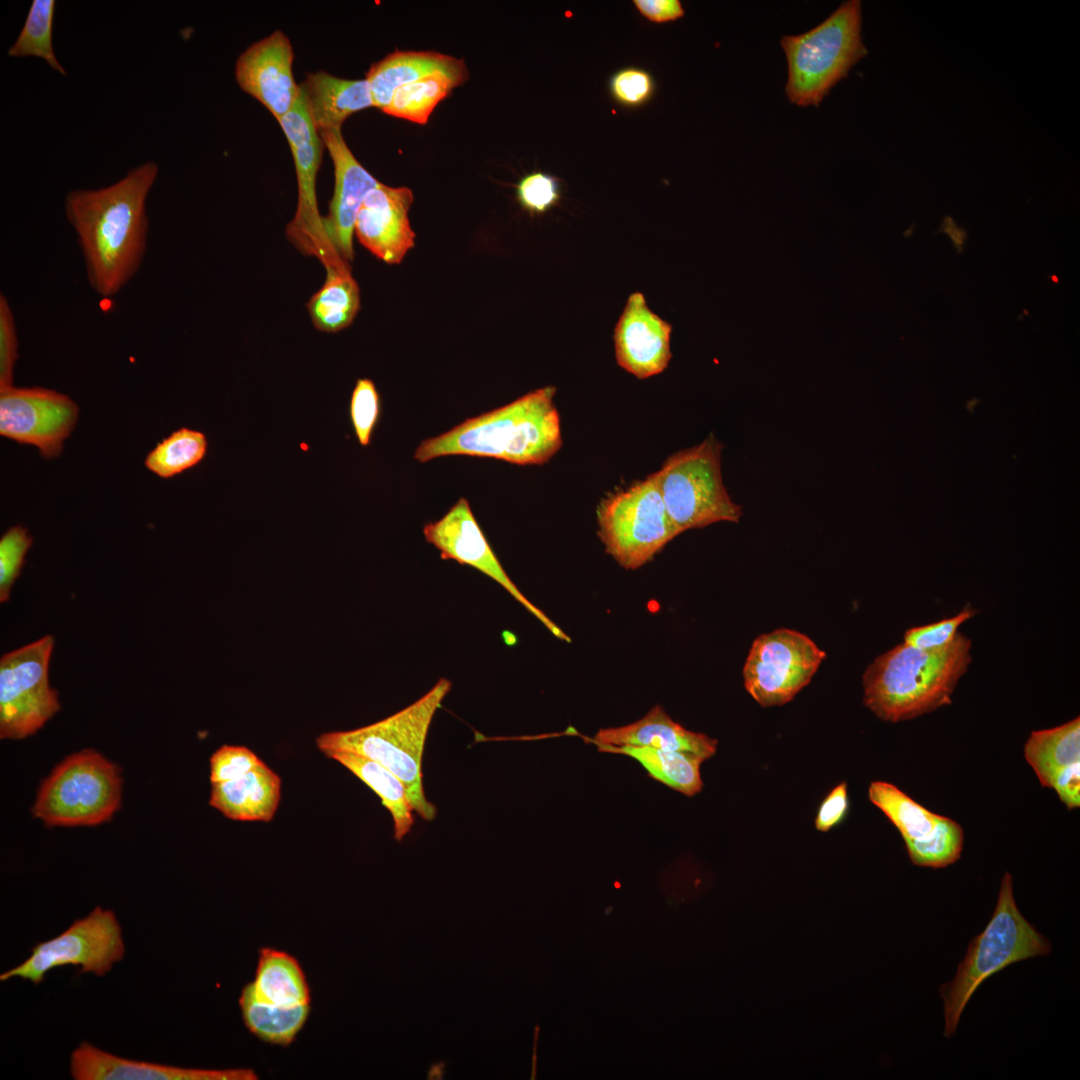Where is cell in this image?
I'll return each instance as SVG.
<instances>
[{"instance_id":"1","label":"cell","mask_w":1080,"mask_h":1080,"mask_svg":"<svg viewBox=\"0 0 1080 1080\" xmlns=\"http://www.w3.org/2000/svg\"><path fill=\"white\" fill-rule=\"evenodd\" d=\"M157 174V164L146 162L107 187L76 189L66 196L65 214L87 279L100 296L118 294L140 268L149 226L146 199Z\"/></svg>"},{"instance_id":"2","label":"cell","mask_w":1080,"mask_h":1080,"mask_svg":"<svg viewBox=\"0 0 1080 1080\" xmlns=\"http://www.w3.org/2000/svg\"><path fill=\"white\" fill-rule=\"evenodd\" d=\"M556 388L546 386L423 440L414 458L464 455L504 460L517 465L548 462L561 448V424L554 404Z\"/></svg>"},{"instance_id":"3","label":"cell","mask_w":1080,"mask_h":1080,"mask_svg":"<svg viewBox=\"0 0 1080 1080\" xmlns=\"http://www.w3.org/2000/svg\"><path fill=\"white\" fill-rule=\"evenodd\" d=\"M971 640L958 632L937 650L899 644L875 658L863 675L864 705L886 722H900L951 703L972 657Z\"/></svg>"},{"instance_id":"4","label":"cell","mask_w":1080,"mask_h":1080,"mask_svg":"<svg viewBox=\"0 0 1080 1080\" xmlns=\"http://www.w3.org/2000/svg\"><path fill=\"white\" fill-rule=\"evenodd\" d=\"M451 688V681L441 678L399 712L357 729L323 733L316 745L321 752L350 751L378 762L403 783L413 811L432 821L437 809L425 795L422 760L432 719Z\"/></svg>"},{"instance_id":"5","label":"cell","mask_w":1080,"mask_h":1080,"mask_svg":"<svg viewBox=\"0 0 1080 1080\" xmlns=\"http://www.w3.org/2000/svg\"><path fill=\"white\" fill-rule=\"evenodd\" d=\"M1051 949L1049 940L1019 911L1013 878L1006 872L989 923L971 940L953 980L939 989L944 1001V1036L954 1034L969 999L986 979L1015 962L1048 955Z\"/></svg>"},{"instance_id":"6","label":"cell","mask_w":1080,"mask_h":1080,"mask_svg":"<svg viewBox=\"0 0 1080 1080\" xmlns=\"http://www.w3.org/2000/svg\"><path fill=\"white\" fill-rule=\"evenodd\" d=\"M861 26V2L849 0L811 30L781 39L788 65L785 93L792 104L819 106L866 56Z\"/></svg>"},{"instance_id":"7","label":"cell","mask_w":1080,"mask_h":1080,"mask_svg":"<svg viewBox=\"0 0 1080 1080\" xmlns=\"http://www.w3.org/2000/svg\"><path fill=\"white\" fill-rule=\"evenodd\" d=\"M121 793L118 767L85 749L67 756L43 780L32 813L48 826H93L113 816Z\"/></svg>"},{"instance_id":"8","label":"cell","mask_w":1080,"mask_h":1080,"mask_svg":"<svg viewBox=\"0 0 1080 1080\" xmlns=\"http://www.w3.org/2000/svg\"><path fill=\"white\" fill-rule=\"evenodd\" d=\"M722 449L710 434L700 444L670 455L654 472L666 510L680 533L740 520L741 506L723 483Z\"/></svg>"},{"instance_id":"9","label":"cell","mask_w":1080,"mask_h":1080,"mask_svg":"<svg viewBox=\"0 0 1080 1080\" xmlns=\"http://www.w3.org/2000/svg\"><path fill=\"white\" fill-rule=\"evenodd\" d=\"M596 516L605 551L625 569L643 566L681 534L666 510L655 473L602 498Z\"/></svg>"},{"instance_id":"10","label":"cell","mask_w":1080,"mask_h":1080,"mask_svg":"<svg viewBox=\"0 0 1080 1080\" xmlns=\"http://www.w3.org/2000/svg\"><path fill=\"white\" fill-rule=\"evenodd\" d=\"M124 954L122 929L116 915L98 906L58 936L35 945L30 956L3 972L0 980L20 978L38 985L50 970L65 965L79 966L81 973L103 976Z\"/></svg>"},{"instance_id":"11","label":"cell","mask_w":1080,"mask_h":1080,"mask_svg":"<svg viewBox=\"0 0 1080 1080\" xmlns=\"http://www.w3.org/2000/svg\"><path fill=\"white\" fill-rule=\"evenodd\" d=\"M53 646V636L46 635L1 657V739L26 738L60 710L48 679Z\"/></svg>"},{"instance_id":"12","label":"cell","mask_w":1080,"mask_h":1080,"mask_svg":"<svg viewBox=\"0 0 1080 1080\" xmlns=\"http://www.w3.org/2000/svg\"><path fill=\"white\" fill-rule=\"evenodd\" d=\"M825 657L798 631L781 628L761 634L744 664L745 688L762 707L784 705L809 684Z\"/></svg>"},{"instance_id":"13","label":"cell","mask_w":1080,"mask_h":1080,"mask_svg":"<svg viewBox=\"0 0 1080 1080\" xmlns=\"http://www.w3.org/2000/svg\"><path fill=\"white\" fill-rule=\"evenodd\" d=\"M278 122L292 152L298 186L297 209L286 227L287 238L302 253L318 257L325 268L338 265L344 260L326 237L316 196L323 143L300 96L292 110Z\"/></svg>"},{"instance_id":"14","label":"cell","mask_w":1080,"mask_h":1080,"mask_svg":"<svg viewBox=\"0 0 1080 1080\" xmlns=\"http://www.w3.org/2000/svg\"><path fill=\"white\" fill-rule=\"evenodd\" d=\"M78 414L76 402L53 389L12 386L0 391L1 436L36 447L45 459L61 454Z\"/></svg>"},{"instance_id":"15","label":"cell","mask_w":1080,"mask_h":1080,"mask_svg":"<svg viewBox=\"0 0 1080 1080\" xmlns=\"http://www.w3.org/2000/svg\"><path fill=\"white\" fill-rule=\"evenodd\" d=\"M427 542L440 551L444 560L469 565L501 585L560 640L570 638L515 586L489 545L466 498L461 497L439 520L423 527Z\"/></svg>"},{"instance_id":"16","label":"cell","mask_w":1080,"mask_h":1080,"mask_svg":"<svg viewBox=\"0 0 1080 1080\" xmlns=\"http://www.w3.org/2000/svg\"><path fill=\"white\" fill-rule=\"evenodd\" d=\"M294 51L285 33L275 30L252 43L237 58L239 87L259 101L279 121L300 96L293 74Z\"/></svg>"},{"instance_id":"17","label":"cell","mask_w":1080,"mask_h":1080,"mask_svg":"<svg viewBox=\"0 0 1080 1080\" xmlns=\"http://www.w3.org/2000/svg\"><path fill=\"white\" fill-rule=\"evenodd\" d=\"M334 166V192L329 212L323 216L326 237L335 252L347 263L354 257L353 233L358 210L366 195L380 182L355 158L341 129L318 132Z\"/></svg>"},{"instance_id":"18","label":"cell","mask_w":1080,"mask_h":1080,"mask_svg":"<svg viewBox=\"0 0 1080 1080\" xmlns=\"http://www.w3.org/2000/svg\"><path fill=\"white\" fill-rule=\"evenodd\" d=\"M672 325L654 313L641 292L631 293L614 327L617 364L638 379L662 373L672 358Z\"/></svg>"},{"instance_id":"19","label":"cell","mask_w":1080,"mask_h":1080,"mask_svg":"<svg viewBox=\"0 0 1080 1080\" xmlns=\"http://www.w3.org/2000/svg\"><path fill=\"white\" fill-rule=\"evenodd\" d=\"M413 199L409 188L380 182L358 210L354 225L358 241L387 264H399L414 246L415 233L408 217Z\"/></svg>"},{"instance_id":"20","label":"cell","mask_w":1080,"mask_h":1080,"mask_svg":"<svg viewBox=\"0 0 1080 1080\" xmlns=\"http://www.w3.org/2000/svg\"><path fill=\"white\" fill-rule=\"evenodd\" d=\"M70 1074L76 1080H255L248 1068L201 1069L136 1061L82 1042L70 1055Z\"/></svg>"},{"instance_id":"21","label":"cell","mask_w":1080,"mask_h":1080,"mask_svg":"<svg viewBox=\"0 0 1080 1080\" xmlns=\"http://www.w3.org/2000/svg\"><path fill=\"white\" fill-rule=\"evenodd\" d=\"M597 746H639L690 752L704 760L712 757L717 740L682 727L660 706L641 719L621 727L600 729L593 738Z\"/></svg>"},{"instance_id":"22","label":"cell","mask_w":1080,"mask_h":1080,"mask_svg":"<svg viewBox=\"0 0 1080 1080\" xmlns=\"http://www.w3.org/2000/svg\"><path fill=\"white\" fill-rule=\"evenodd\" d=\"M280 798L281 778L262 762L240 778L211 783L209 805L231 820L270 822Z\"/></svg>"},{"instance_id":"23","label":"cell","mask_w":1080,"mask_h":1080,"mask_svg":"<svg viewBox=\"0 0 1080 1080\" xmlns=\"http://www.w3.org/2000/svg\"><path fill=\"white\" fill-rule=\"evenodd\" d=\"M299 88L300 97L317 132L341 129L351 114L374 106L366 79H343L318 71L308 74Z\"/></svg>"},{"instance_id":"24","label":"cell","mask_w":1080,"mask_h":1080,"mask_svg":"<svg viewBox=\"0 0 1080 1080\" xmlns=\"http://www.w3.org/2000/svg\"><path fill=\"white\" fill-rule=\"evenodd\" d=\"M437 71L468 75L464 61L449 55L428 51L388 54L366 74L374 106L383 110L397 88Z\"/></svg>"},{"instance_id":"25","label":"cell","mask_w":1080,"mask_h":1080,"mask_svg":"<svg viewBox=\"0 0 1080 1080\" xmlns=\"http://www.w3.org/2000/svg\"><path fill=\"white\" fill-rule=\"evenodd\" d=\"M254 995L262 1002L294 1007L310 1004V989L299 962L290 954L270 947L259 951Z\"/></svg>"},{"instance_id":"26","label":"cell","mask_w":1080,"mask_h":1080,"mask_svg":"<svg viewBox=\"0 0 1080 1080\" xmlns=\"http://www.w3.org/2000/svg\"><path fill=\"white\" fill-rule=\"evenodd\" d=\"M322 753L347 768L379 796L393 819L394 838L401 841L410 832L414 818L412 806L400 779L378 762L360 754L344 750H327Z\"/></svg>"},{"instance_id":"27","label":"cell","mask_w":1080,"mask_h":1080,"mask_svg":"<svg viewBox=\"0 0 1080 1080\" xmlns=\"http://www.w3.org/2000/svg\"><path fill=\"white\" fill-rule=\"evenodd\" d=\"M360 308V291L349 264L329 267L322 287L307 303L314 327L336 333L347 328Z\"/></svg>"},{"instance_id":"28","label":"cell","mask_w":1080,"mask_h":1080,"mask_svg":"<svg viewBox=\"0 0 1080 1080\" xmlns=\"http://www.w3.org/2000/svg\"><path fill=\"white\" fill-rule=\"evenodd\" d=\"M598 749L634 758L651 778L686 796L702 790L700 765L705 760L693 753L639 746L601 745Z\"/></svg>"},{"instance_id":"29","label":"cell","mask_w":1080,"mask_h":1080,"mask_svg":"<svg viewBox=\"0 0 1080 1080\" xmlns=\"http://www.w3.org/2000/svg\"><path fill=\"white\" fill-rule=\"evenodd\" d=\"M1024 756L1041 785L1049 788L1059 772L1080 763L1079 717L1054 728L1032 731Z\"/></svg>"},{"instance_id":"30","label":"cell","mask_w":1080,"mask_h":1080,"mask_svg":"<svg viewBox=\"0 0 1080 1080\" xmlns=\"http://www.w3.org/2000/svg\"><path fill=\"white\" fill-rule=\"evenodd\" d=\"M239 1006L247 1029L266 1043L287 1046L301 1031L310 1013V1004L281 1007L260 1001L249 984L243 987Z\"/></svg>"},{"instance_id":"31","label":"cell","mask_w":1080,"mask_h":1080,"mask_svg":"<svg viewBox=\"0 0 1080 1080\" xmlns=\"http://www.w3.org/2000/svg\"><path fill=\"white\" fill-rule=\"evenodd\" d=\"M868 797L898 829L905 844L927 839L936 831L944 817L928 810L888 782H871Z\"/></svg>"},{"instance_id":"32","label":"cell","mask_w":1080,"mask_h":1080,"mask_svg":"<svg viewBox=\"0 0 1080 1080\" xmlns=\"http://www.w3.org/2000/svg\"><path fill=\"white\" fill-rule=\"evenodd\" d=\"M467 75L437 71L395 90L384 113L425 124L436 105L453 88L462 84Z\"/></svg>"},{"instance_id":"33","label":"cell","mask_w":1080,"mask_h":1080,"mask_svg":"<svg viewBox=\"0 0 1080 1080\" xmlns=\"http://www.w3.org/2000/svg\"><path fill=\"white\" fill-rule=\"evenodd\" d=\"M207 447L204 433L183 427L159 442L147 454L144 464L158 477L168 479L199 464Z\"/></svg>"},{"instance_id":"34","label":"cell","mask_w":1080,"mask_h":1080,"mask_svg":"<svg viewBox=\"0 0 1080 1080\" xmlns=\"http://www.w3.org/2000/svg\"><path fill=\"white\" fill-rule=\"evenodd\" d=\"M55 7L54 0H33L25 23L7 54L10 57H39L53 70L66 75L52 44Z\"/></svg>"},{"instance_id":"35","label":"cell","mask_w":1080,"mask_h":1080,"mask_svg":"<svg viewBox=\"0 0 1080 1080\" xmlns=\"http://www.w3.org/2000/svg\"><path fill=\"white\" fill-rule=\"evenodd\" d=\"M964 831L959 823L943 817L936 831L922 842L905 844L914 865L934 869L947 867L961 857Z\"/></svg>"},{"instance_id":"36","label":"cell","mask_w":1080,"mask_h":1080,"mask_svg":"<svg viewBox=\"0 0 1080 1080\" xmlns=\"http://www.w3.org/2000/svg\"><path fill=\"white\" fill-rule=\"evenodd\" d=\"M349 412L359 444L367 447L381 413L380 395L371 379L360 378L356 381Z\"/></svg>"},{"instance_id":"37","label":"cell","mask_w":1080,"mask_h":1080,"mask_svg":"<svg viewBox=\"0 0 1080 1080\" xmlns=\"http://www.w3.org/2000/svg\"><path fill=\"white\" fill-rule=\"evenodd\" d=\"M32 537L23 526L10 527L0 539V602L9 599L12 586L21 572Z\"/></svg>"},{"instance_id":"38","label":"cell","mask_w":1080,"mask_h":1080,"mask_svg":"<svg viewBox=\"0 0 1080 1080\" xmlns=\"http://www.w3.org/2000/svg\"><path fill=\"white\" fill-rule=\"evenodd\" d=\"M976 611L967 604L951 618L908 629L904 634V643L921 650H937L950 645L955 639L961 624L974 616Z\"/></svg>"},{"instance_id":"39","label":"cell","mask_w":1080,"mask_h":1080,"mask_svg":"<svg viewBox=\"0 0 1080 1080\" xmlns=\"http://www.w3.org/2000/svg\"><path fill=\"white\" fill-rule=\"evenodd\" d=\"M263 761L249 748L222 745L210 757V783L242 777Z\"/></svg>"},{"instance_id":"40","label":"cell","mask_w":1080,"mask_h":1080,"mask_svg":"<svg viewBox=\"0 0 1080 1080\" xmlns=\"http://www.w3.org/2000/svg\"><path fill=\"white\" fill-rule=\"evenodd\" d=\"M517 198L530 213H544L560 198V186L553 176L534 172L521 179L517 186Z\"/></svg>"},{"instance_id":"41","label":"cell","mask_w":1080,"mask_h":1080,"mask_svg":"<svg viewBox=\"0 0 1080 1080\" xmlns=\"http://www.w3.org/2000/svg\"><path fill=\"white\" fill-rule=\"evenodd\" d=\"M652 77L643 69L628 67L617 71L610 79V91L615 100L628 107L645 103L652 95Z\"/></svg>"},{"instance_id":"42","label":"cell","mask_w":1080,"mask_h":1080,"mask_svg":"<svg viewBox=\"0 0 1080 1080\" xmlns=\"http://www.w3.org/2000/svg\"><path fill=\"white\" fill-rule=\"evenodd\" d=\"M17 359L18 337L14 314L6 296L0 294V391L14 386Z\"/></svg>"},{"instance_id":"43","label":"cell","mask_w":1080,"mask_h":1080,"mask_svg":"<svg viewBox=\"0 0 1080 1080\" xmlns=\"http://www.w3.org/2000/svg\"><path fill=\"white\" fill-rule=\"evenodd\" d=\"M848 808L847 785L842 782L822 801L815 819L816 829L821 832L829 831L845 818Z\"/></svg>"},{"instance_id":"44","label":"cell","mask_w":1080,"mask_h":1080,"mask_svg":"<svg viewBox=\"0 0 1080 1080\" xmlns=\"http://www.w3.org/2000/svg\"><path fill=\"white\" fill-rule=\"evenodd\" d=\"M1049 788L1055 790L1060 801L1069 809L1080 805V763H1076L1059 772L1051 781Z\"/></svg>"},{"instance_id":"45","label":"cell","mask_w":1080,"mask_h":1080,"mask_svg":"<svg viewBox=\"0 0 1080 1080\" xmlns=\"http://www.w3.org/2000/svg\"><path fill=\"white\" fill-rule=\"evenodd\" d=\"M633 2L639 12L651 22L674 21L684 15V9L678 0H634Z\"/></svg>"},{"instance_id":"46","label":"cell","mask_w":1080,"mask_h":1080,"mask_svg":"<svg viewBox=\"0 0 1080 1080\" xmlns=\"http://www.w3.org/2000/svg\"><path fill=\"white\" fill-rule=\"evenodd\" d=\"M446 1064L447 1063L444 1062V1061H440V1062H436V1063L432 1064L431 1067L428 1070V1073H427L428 1077L427 1078L428 1079H442L443 1078L442 1076L445 1073Z\"/></svg>"}]
</instances>
